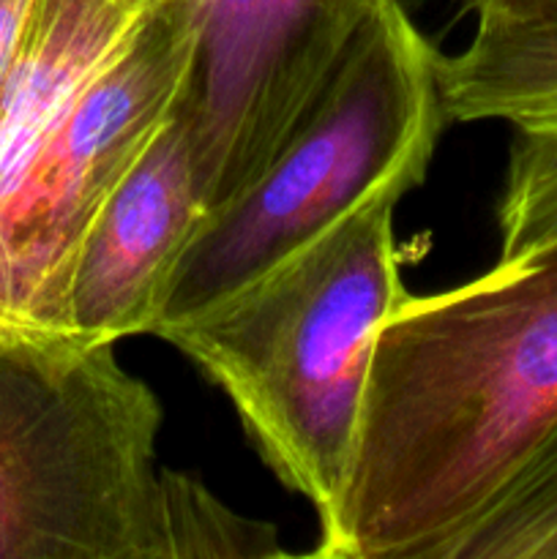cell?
I'll return each mask as SVG.
<instances>
[{"mask_svg":"<svg viewBox=\"0 0 557 559\" xmlns=\"http://www.w3.org/2000/svg\"><path fill=\"white\" fill-rule=\"evenodd\" d=\"M557 431V229L380 328L320 544L413 559L486 511Z\"/></svg>","mask_w":557,"mask_h":559,"instance_id":"1","label":"cell"},{"mask_svg":"<svg viewBox=\"0 0 557 559\" xmlns=\"http://www.w3.org/2000/svg\"><path fill=\"white\" fill-rule=\"evenodd\" d=\"M382 191L218 304L164 328L229 399L265 467L304 497L320 530L353 462L380 328L410 298Z\"/></svg>","mask_w":557,"mask_h":559,"instance_id":"2","label":"cell"},{"mask_svg":"<svg viewBox=\"0 0 557 559\" xmlns=\"http://www.w3.org/2000/svg\"><path fill=\"white\" fill-rule=\"evenodd\" d=\"M440 58L399 0H377L265 173L202 218L153 336L233 295L371 197L418 189L448 123Z\"/></svg>","mask_w":557,"mask_h":559,"instance_id":"3","label":"cell"},{"mask_svg":"<svg viewBox=\"0 0 557 559\" xmlns=\"http://www.w3.org/2000/svg\"><path fill=\"white\" fill-rule=\"evenodd\" d=\"M162 404L112 344L0 336V559H140L162 533Z\"/></svg>","mask_w":557,"mask_h":559,"instance_id":"4","label":"cell"},{"mask_svg":"<svg viewBox=\"0 0 557 559\" xmlns=\"http://www.w3.org/2000/svg\"><path fill=\"white\" fill-rule=\"evenodd\" d=\"M197 49L186 0H162L129 47L76 96L0 205V336L71 344L76 251L183 96Z\"/></svg>","mask_w":557,"mask_h":559,"instance_id":"5","label":"cell"},{"mask_svg":"<svg viewBox=\"0 0 557 559\" xmlns=\"http://www.w3.org/2000/svg\"><path fill=\"white\" fill-rule=\"evenodd\" d=\"M205 218L183 107L104 202L66 289V331L80 347L153 333L164 293Z\"/></svg>","mask_w":557,"mask_h":559,"instance_id":"6","label":"cell"},{"mask_svg":"<svg viewBox=\"0 0 557 559\" xmlns=\"http://www.w3.org/2000/svg\"><path fill=\"white\" fill-rule=\"evenodd\" d=\"M440 96L448 120L517 131L497 207L500 249L557 229V22L475 25L462 52L440 58Z\"/></svg>","mask_w":557,"mask_h":559,"instance_id":"7","label":"cell"},{"mask_svg":"<svg viewBox=\"0 0 557 559\" xmlns=\"http://www.w3.org/2000/svg\"><path fill=\"white\" fill-rule=\"evenodd\" d=\"M162 0H36L0 85V205L82 91L123 52Z\"/></svg>","mask_w":557,"mask_h":559,"instance_id":"8","label":"cell"},{"mask_svg":"<svg viewBox=\"0 0 557 559\" xmlns=\"http://www.w3.org/2000/svg\"><path fill=\"white\" fill-rule=\"evenodd\" d=\"M413 559H557V431L481 516Z\"/></svg>","mask_w":557,"mask_h":559,"instance_id":"9","label":"cell"},{"mask_svg":"<svg viewBox=\"0 0 557 559\" xmlns=\"http://www.w3.org/2000/svg\"><path fill=\"white\" fill-rule=\"evenodd\" d=\"M162 546L167 559H262L278 535L233 511L197 475L162 469Z\"/></svg>","mask_w":557,"mask_h":559,"instance_id":"10","label":"cell"},{"mask_svg":"<svg viewBox=\"0 0 557 559\" xmlns=\"http://www.w3.org/2000/svg\"><path fill=\"white\" fill-rule=\"evenodd\" d=\"M478 25H555L557 0H462Z\"/></svg>","mask_w":557,"mask_h":559,"instance_id":"11","label":"cell"},{"mask_svg":"<svg viewBox=\"0 0 557 559\" xmlns=\"http://www.w3.org/2000/svg\"><path fill=\"white\" fill-rule=\"evenodd\" d=\"M200 22L233 20L249 14H306L320 11L339 0H186ZM375 3V0H371Z\"/></svg>","mask_w":557,"mask_h":559,"instance_id":"12","label":"cell"},{"mask_svg":"<svg viewBox=\"0 0 557 559\" xmlns=\"http://www.w3.org/2000/svg\"><path fill=\"white\" fill-rule=\"evenodd\" d=\"M36 0H0V85L14 66Z\"/></svg>","mask_w":557,"mask_h":559,"instance_id":"13","label":"cell"},{"mask_svg":"<svg viewBox=\"0 0 557 559\" xmlns=\"http://www.w3.org/2000/svg\"><path fill=\"white\" fill-rule=\"evenodd\" d=\"M262 559H360V557L349 555V551H342V549H333V546L317 544V549L304 551V555H289V551H284L282 546H276V549L268 551Z\"/></svg>","mask_w":557,"mask_h":559,"instance_id":"14","label":"cell"},{"mask_svg":"<svg viewBox=\"0 0 557 559\" xmlns=\"http://www.w3.org/2000/svg\"><path fill=\"white\" fill-rule=\"evenodd\" d=\"M140 559H167V555H164V546H162V533H158V540L156 544L151 546V549L145 551Z\"/></svg>","mask_w":557,"mask_h":559,"instance_id":"15","label":"cell"}]
</instances>
